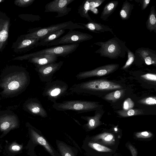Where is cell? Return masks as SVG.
I'll use <instances>...</instances> for the list:
<instances>
[{"mask_svg":"<svg viewBox=\"0 0 156 156\" xmlns=\"http://www.w3.org/2000/svg\"><path fill=\"white\" fill-rule=\"evenodd\" d=\"M63 61L55 62L40 67H36L40 80L43 82H48L52 81L53 76L62 66Z\"/></svg>","mask_w":156,"mask_h":156,"instance_id":"8fae6325","label":"cell"},{"mask_svg":"<svg viewBox=\"0 0 156 156\" xmlns=\"http://www.w3.org/2000/svg\"><path fill=\"white\" fill-rule=\"evenodd\" d=\"M141 77L145 80L154 82L156 81L155 74L148 73L141 76Z\"/></svg>","mask_w":156,"mask_h":156,"instance_id":"d6a6232c","label":"cell"},{"mask_svg":"<svg viewBox=\"0 0 156 156\" xmlns=\"http://www.w3.org/2000/svg\"><path fill=\"white\" fill-rule=\"evenodd\" d=\"M119 65L117 64H111L102 66L94 69L80 72L76 77L80 80L94 76H102L111 73L116 70Z\"/></svg>","mask_w":156,"mask_h":156,"instance_id":"9c48e42d","label":"cell"},{"mask_svg":"<svg viewBox=\"0 0 156 156\" xmlns=\"http://www.w3.org/2000/svg\"><path fill=\"white\" fill-rule=\"evenodd\" d=\"M138 102L146 105H154L156 104V98L155 97H147L140 100Z\"/></svg>","mask_w":156,"mask_h":156,"instance_id":"f1b7e54d","label":"cell"},{"mask_svg":"<svg viewBox=\"0 0 156 156\" xmlns=\"http://www.w3.org/2000/svg\"><path fill=\"white\" fill-rule=\"evenodd\" d=\"M35 32L29 34L28 38H43L49 34L60 30H73L76 29H84L83 27L77 23H74L69 21L51 25L50 26L40 27Z\"/></svg>","mask_w":156,"mask_h":156,"instance_id":"5b68a950","label":"cell"},{"mask_svg":"<svg viewBox=\"0 0 156 156\" xmlns=\"http://www.w3.org/2000/svg\"><path fill=\"white\" fill-rule=\"evenodd\" d=\"M142 2V9L144 10L149 5L150 0H143L141 1Z\"/></svg>","mask_w":156,"mask_h":156,"instance_id":"8d00e7d4","label":"cell"},{"mask_svg":"<svg viewBox=\"0 0 156 156\" xmlns=\"http://www.w3.org/2000/svg\"><path fill=\"white\" fill-rule=\"evenodd\" d=\"M65 30H60L56 31L43 38L40 39L39 43V46H46L49 43L58 39L65 32Z\"/></svg>","mask_w":156,"mask_h":156,"instance_id":"44dd1931","label":"cell"},{"mask_svg":"<svg viewBox=\"0 0 156 156\" xmlns=\"http://www.w3.org/2000/svg\"><path fill=\"white\" fill-rule=\"evenodd\" d=\"M124 91L123 89L117 90L108 94L105 95V99L115 102L119 99L123 94Z\"/></svg>","mask_w":156,"mask_h":156,"instance_id":"d4e9b609","label":"cell"},{"mask_svg":"<svg viewBox=\"0 0 156 156\" xmlns=\"http://www.w3.org/2000/svg\"><path fill=\"white\" fill-rule=\"evenodd\" d=\"M118 113L120 116L126 117L143 114V111L140 109H130L128 110H121L117 111Z\"/></svg>","mask_w":156,"mask_h":156,"instance_id":"cb8c5ba5","label":"cell"},{"mask_svg":"<svg viewBox=\"0 0 156 156\" xmlns=\"http://www.w3.org/2000/svg\"><path fill=\"white\" fill-rule=\"evenodd\" d=\"M77 23L82 26L85 29L92 32L100 33L101 32L110 31L112 34H114L112 29L100 23L91 21L87 24L80 23Z\"/></svg>","mask_w":156,"mask_h":156,"instance_id":"e0dca14e","label":"cell"},{"mask_svg":"<svg viewBox=\"0 0 156 156\" xmlns=\"http://www.w3.org/2000/svg\"><path fill=\"white\" fill-rule=\"evenodd\" d=\"M98 105L94 101L83 100L65 101L62 102H55L52 108L56 110L64 111L72 110L81 113L93 110Z\"/></svg>","mask_w":156,"mask_h":156,"instance_id":"3957f363","label":"cell"},{"mask_svg":"<svg viewBox=\"0 0 156 156\" xmlns=\"http://www.w3.org/2000/svg\"><path fill=\"white\" fill-rule=\"evenodd\" d=\"M152 134L148 131H144L137 132L135 133V136L136 137L139 138H147L151 137Z\"/></svg>","mask_w":156,"mask_h":156,"instance_id":"4dcf8cb0","label":"cell"},{"mask_svg":"<svg viewBox=\"0 0 156 156\" xmlns=\"http://www.w3.org/2000/svg\"><path fill=\"white\" fill-rule=\"evenodd\" d=\"M89 9L91 10L94 13L97 14L98 13V10L95 8L90 7Z\"/></svg>","mask_w":156,"mask_h":156,"instance_id":"74e56055","label":"cell"},{"mask_svg":"<svg viewBox=\"0 0 156 156\" xmlns=\"http://www.w3.org/2000/svg\"><path fill=\"white\" fill-rule=\"evenodd\" d=\"M2 1L1 0H0V2H1Z\"/></svg>","mask_w":156,"mask_h":156,"instance_id":"f35d334b","label":"cell"},{"mask_svg":"<svg viewBox=\"0 0 156 156\" xmlns=\"http://www.w3.org/2000/svg\"><path fill=\"white\" fill-rule=\"evenodd\" d=\"M128 59L125 65L122 68V69H125L129 67L134 60L135 55L133 53L128 49L127 51Z\"/></svg>","mask_w":156,"mask_h":156,"instance_id":"83f0119b","label":"cell"},{"mask_svg":"<svg viewBox=\"0 0 156 156\" xmlns=\"http://www.w3.org/2000/svg\"><path fill=\"white\" fill-rule=\"evenodd\" d=\"M128 147L132 156H137V152L136 149L132 145L129 144Z\"/></svg>","mask_w":156,"mask_h":156,"instance_id":"d590c367","label":"cell"},{"mask_svg":"<svg viewBox=\"0 0 156 156\" xmlns=\"http://www.w3.org/2000/svg\"><path fill=\"white\" fill-rule=\"evenodd\" d=\"M30 132L32 139L34 141L44 147L52 155L55 156L53 150L43 136L38 134L33 129H30Z\"/></svg>","mask_w":156,"mask_h":156,"instance_id":"ac0fdd59","label":"cell"},{"mask_svg":"<svg viewBox=\"0 0 156 156\" xmlns=\"http://www.w3.org/2000/svg\"><path fill=\"white\" fill-rule=\"evenodd\" d=\"M102 115L98 113L93 116H81L80 117L87 121V123L84 125L85 127L89 129H92L99 126L101 124L100 119Z\"/></svg>","mask_w":156,"mask_h":156,"instance_id":"d6986e66","label":"cell"},{"mask_svg":"<svg viewBox=\"0 0 156 156\" xmlns=\"http://www.w3.org/2000/svg\"><path fill=\"white\" fill-rule=\"evenodd\" d=\"M89 147L99 152H111L112 150L105 146L94 142H89L88 143Z\"/></svg>","mask_w":156,"mask_h":156,"instance_id":"484cf974","label":"cell"},{"mask_svg":"<svg viewBox=\"0 0 156 156\" xmlns=\"http://www.w3.org/2000/svg\"><path fill=\"white\" fill-rule=\"evenodd\" d=\"M75 0H54L46 4L45 12H56L58 15L56 18L62 17L68 14L72 8L67 6Z\"/></svg>","mask_w":156,"mask_h":156,"instance_id":"30bf717a","label":"cell"},{"mask_svg":"<svg viewBox=\"0 0 156 156\" xmlns=\"http://www.w3.org/2000/svg\"><path fill=\"white\" fill-rule=\"evenodd\" d=\"M22 146L16 142L12 143L9 147V150L12 152H17L21 150Z\"/></svg>","mask_w":156,"mask_h":156,"instance_id":"836d02e7","label":"cell"},{"mask_svg":"<svg viewBox=\"0 0 156 156\" xmlns=\"http://www.w3.org/2000/svg\"><path fill=\"white\" fill-rule=\"evenodd\" d=\"M17 126V121L14 116L7 115L0 119V129L2 131H8Z\"/></svg>","mask_w":156,"mask_h":156,"instance_id":"2e32d148","label":"cell"},{"mask_svg":"<svg viewBox=\"0 0 156 156\" xmlns=\"http://www.w3.org/2000/svg\"><path fill=\"white\" fill-rule=\"evenodd\" d=\"M29 80L28 74L25 73H17L6 77L4 80L2 86L5 92H15L26 87Z\"/></svg>","mask_w":156,"mask_h":156,"instance_id":"8992f818","label":"cell"},{"mask_svg":"<svg viewBox=\"0 0 156 156\" xmlns=\"http://www.w3.org/2000/svg\"><path fill=\"white\" fill-rule=\"evenodd\" d=\"M134 105V102L130 98H127L123 102V110H128L132 108Z\"/></svg>","mask_w":156,"mask_h":156,"instance_id":"f546056e","label":"cell"},{"mask_svg":"<svg viewBox=\"0 0 156 156\" xmlns=\"http://www.w3.org/2000/svg\"><path fill=\"white\" fill-rule=\"evenodd\" d=\"M58 57L55 55L45 54L31 57L30 61L38 67L56 62Z\"/></svg>","mask_w":156,"mask_h":156,"instance_id":"4fadbf2b","label":"cell"},{"mask_svg":"<svg viewBox=\"0 0 156 156\" xmlns=\"http://www.w3.org/2000/svg\"><path fill=\"white\" fill-rule=\"evenodd\" d=\"M94 142L108 145H113L115 143V137L111 133L104 132L97 135L91 139Z\"/></svg>","mask_w":156,"mask_h":156,"instance_id":"9a60e30c","label":"cell"},{"mask_svg":"<svg viewBox=\"0 0 156 156\" xmlns=\"http://www.w3.org/2000/svg\"><path fill=\"white\" fill-rule=\"evenodd\" d=\"M79 45V44L55 46L45 48L30 54L32 57L41 54H47L55 55L58 57H65L74 52Z\"/></svg>","mask_w":156,"mask_h":156,"instance_id":"ba28073f","label":"cell"},{"mask_svg":"<svg viewBox=\"0 0 156 156\" xmlns=\"http://www.w3.org/2000/svg\"><path fill=\"white\" fill-rule=\"evenodd\" d=\"M58 148L62 156H75L71 148L66 144L60 143Z\"/></svg>","mask_w":156,"mask_h":156,"instance_id":"4316f807","label":"cell"},{"mask_svg":"<svg viewBox=\"0 0 156 156\" xmlns=\"http://www.w3.org/2000/svg\"><path fill=\"white\" fill-rule=\"evenodd\" d=\"M155 51L149 48H141L136 51L143 59L147 65H155L156 63V54Z\"/></svg>","mask_w":156,"mask_h":156,"instance_id":"5bb4252c","label":"cell"},{"mask_svg":"<svg viewBox=\"0 0 156 156\" xmlns=\"http://www.w3.org/2000/svg\"><path fill=\"white\" fill-rule=\"evenodd\" d=\"M26 107L27 110L33 114L44 118L48 116L46 110L38 99H33L29 100Z\"/></svg>","mask_w":156,"mask_h":156,"instance_id":"7c38bea8","label":"cell"},{"mask_svg":"<svg viewBox=\"0 0 156 156\" xmlns=\"http://www.w3.org/2000/svg\"><path fill=\"white\" fill-rule=\"evenodd\" d=\"M8 33L6 30H2L0 32V41H5L8 38Z\"/></svg>","mask_w":156,"mask_h":156,"instance_id":"e575fe53","label":"cell"},{"mask_svg":"<svg viewBox=\"0 0 156 156\" xmlns=\"http://www.w3.org/2000/svg\"><path fill=\"white\" fill-rule=\"evenodd\" d=\"M105 0H88L90 8H95L101 5Z\"/></svg>","mask_w":156,"mask_h":156,"instance_id":"1f68e13d","label":"cell"},{"mask_svg":"<svg viewBox=\"0 0 156 156\" xmlns=\"http://www.w3.org/2000/svg\"><path fill=\"white\" fill-rule=\"evenodd\" d=\"M93 37V36L89 34L70 30L66 34L53 41L46 46L79 44L90 40Z\"/></svg>","mask_w":156,"mask_h":156,"instance_id":"52a82bcc","label":"cell"},{"mask_svg":"<svg viewBox=\"0 0 156 156\" xmlns=\"http://www.w3.org/2000/svg\"><path fill=\"white\" fill-rule=\"evenodd\" d=\"M134 8V5L126 0L123 4L120 12V15L122 20H128Z\"/></svg>","mask_w":156,"mask_h":156,"instance_id":"603a6c76","label":"cell"},{"mask_svg":"<svg viewBox=\"0 0 156 156\" xmlns=\"http://www.w3.org/2000/svg\"><path fill=\"white\" fill-rule=\"evenodd\" d=\"M68 85L65 82L59 80L51 81L46 83L42 95L54 103L67 92Z\"/></svg>","mask_w":156,"mask_h":156,"instance_id":"277c9868","label":"cell"},{"mask_svg":"<svg viewBox=\"0 0 156 156\" xmlns=\"http://www.w3.org/2000/svg\"><path fill=\"white\" fill-rule=\"evenodd\" d=\"M119 2L117 1H112L107 4L104 7L101 12L100 18L106 20L115 10L118 5Z\"/></svg>","mask_w":156,"mask_h":156,"instance_id":"ffe728a7","label":"cell"},{"mask_svg":"<svg viewBox=\"0 0 156 156\" xmlns=\"http://www.w3.org/2000/svg\"><path fill=\"white\" fill-rule=\"evenodd\" d=\"M147 29L150 32L154 31L156 33V12L154 6L151 7L150 13L146 22Z\"/></svg>","mask_w":156,"mask_h":156,"instance_id":"7402d4cb","label":"cell"},{"mask_svg":"<svg viewBox=\"0 0 156 156\" xmlns=\"http://www.w3.org/2000/svg\"><path fill=\"white\" fill-rule=\"evenodd\" d=\"M122 88L119 84L104 80H89L73 85L69 89L71 93H90L99 90H109Z\"/></svg>","mask_w":156,"mask_h":156,"instance_id":"7a4b0ae2","label":"cell"},{"mask_svg":"<svg viewBox=\"0 0 156 156\" xmlns=\"http://www.w3.org/2000/svg\"><path fill=\"white\" fill-rule=\"evenodd\" d=\"M100 47L95 52L100 54L101 57L110 59L124 58L128 48L123 42L116 37L109 39L107 41H99L94 44Z\"/></svg>","mask_w":156,"mask_h":156,"instance_id":"6da1fadb","label":"cell"}]
</instances>
